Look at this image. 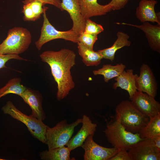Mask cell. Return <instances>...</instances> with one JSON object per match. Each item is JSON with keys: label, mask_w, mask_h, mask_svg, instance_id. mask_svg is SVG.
<instances>
[{"label": "cell", "mask_w": 160, "mask_h": 160, "mask_svg": "<svg viewBox=\"0 0 160 160\" xmlns=\"http://www.w3.org/2000/svg\"><path fill=\"white\" fill-rule=\"evenodd\" d=\"M41 61L50 67L51 73L57 84L56 97L58 100L66 97L75 86L71 69L76 64V55L72 50L47 51L40 55Z\"/></svg>", "instance_id": "cell-1"}, {"label": "cell", "mask_w": 160, "mask_h": 160, "mask_svg": "<svg viewBox=\"0 0 160 160\" xmlns=\"http://www.w3.org/2000/svg\"><path fill=\"white\" fill-rule=\"evenodd\" d=\"M114 120H111L103 130L107 140L113 147L128 151L134 144L143 139L138 133H133L126 130L122 125L119 118L116 115Z\"/></svg>", "instance_id": "cell-2"}, {"label": "cell", "mask_w": 160, "mask_h": 160, "mask_svg": "<svg viewBox=\"0 0 160 160\" xmlns=\"http://www.w3.org/2000/svg\"><path fill=\"white\" fill-rule=\"evenodd\" d=\"M116 115L119 118L122 125L127 131L138 133L148 122L149 117L137 109L131 101L121 102L116 106Z\"/></svg>", "instance_id": "cell-3"}, {"label": "cell", "mask_w": 160, "mask_h": 160, "mask_svg": "<svg viewBox=\"0 0 160 160\" xmlns=\"http://www.w3.org/2000/svg\"><path fill=\"white\" fill-rule=\"evenodd\" d=\"M31 38L30 32L26 28L15 27L9 29L7 37L0 44V53L19 55L28 49Z\"/></svg>", "instance_id": "cell-4"}, {"label": "cell", "mask_w": 160, "mask_h": 160, "mask_svg": "<svg viewBox=\"0 0 160 160\" xmlns=\"http://www.w3.org/2000/svg\"><path fill=\"white\" fill-rule=\"evenodd\" d=\"M4 113L8 114L13 118L24 124L31 135L42 143L46 144V133L49 127L42 120L31 115L29 116L17 109L10 101H8L1 108Z\"/></svg>", "instance_id": "cell-5"}, {"label": "cell", "mask_w": 160, "mask_h": 160, "mask_svg": "<svg viewBox=\"0 0 160 160\" xmlns=\"http://www.w3.org/2000/svg\"><path fill=\"white\" fill-rule=\"evenodd\" d=\"M82 119H77L74 122L67 123L64 119L58 123L52 128L48 127L46 133V144L48 150L66 145L71 138L76 127L81 123Z\"/></svg>", "instance_id": "cell-6"}, {"label": "cell", "mask_w": 160, "mask_h": 160, "mask_svg": "<svg viewBox=\"0 0 160 160\" xmlns=\"http://www.w3.org/2000/svg\"><path fill=\"white\" fill-rule=\"evenodd\" d=\"M46 7L43 13V22L39 38L35 43L36 47L40 50L46 43L53 40L62 39L75 43L79 42V35L71 29L65 31H58L50 23L47 17Z\"/></svg>", "instance_id": "cell-7"}, {"label": "cell", "mask_w": 160, "mask_h": 160, "mask_svg": "<svg viewBox=\"0 0 160 160\" xmlns=\"http://www.w3.org/2000/svg\"><path fill=\"white\" fill-rule=\"evenodd\" d=\"M127 151L132 160H160V151L150 138H143L133 145Z\"/></svg>", "instance_id": "cell-8"}, {"label": "cell", "mask_w": 160, "mask_h": 160, "mask_svg": "<svg viewBox=\"0 0 160 160\" xmlns=\"http://www.w3.org/2000/svg\"><path fill=\"white\" fill-rule=\"evenodd\" d=\"M94 135L89 136L81 146L84 151V160H109L118 152L115 148H106L97 144L93 140Z\"/></svg>", "instance_id": "cell-9"}, {"label": "cell", "mask_w": 160, "mask_h": 160, "mask_svg": "<svg viewBox=\"0 0 160 160\" xmlns=\"http://www.w3.org/2000/svg\"><path fill=\"white\" fill-rule=\"evenodd\" d=\"M135 85L137 91L154 97L157 95V83L152 70L148 65L143 63L141 66L140 75L135 79Z\"/></svg>", "instance_id": "cell-10"}, {"label": "cell", "mask_w": 160, "mask_h": 160, "mask_svg": "<svg viewBox=\"0 0 160 160\" xmlns=\"http://www.w3.org/2000/svg\"><path fill=\"white\" fill-rule=\"evenodd\" d=\"M131 101L137 109L149 118L160 113L159 102L145 93L137 90Z\"/></svg>", "instance_id": "cell-11"}, {"label": "cell", "mask_w": 160, "mask_h": 160, "mask_svg": "<svg viewBox=\"0 0 160 160\" xmlns=\"http://www.w3.org/2000/svg\"><path fill=\"white\" fill-rule=\"evenodd\" d=\"M61 6L63 11L69 14L72 20L71 29L79 36L84 31L86 20L81 14L78 0H62Z\"/></svg>", "instance_id": "cell-12"}, {"label": "cell", "mask_w": 160, "mask_h": 160, "mask_svg": "<svg viewBox=\"0 0 160 160\" xmlns=\"http://www.w3.org/2000/svg\"><path fill=\"white\" fill-rule=\"evenodd\" d=\"M82 126L76 135L71 138L66 145L72 151L81 147L87 137L91 135H94L97 124L93 123L90 118L84 115L82 118Z\"/></svg>", "instance_id": "cell-13"}, {"label": "cell", "mask_w": 160, "mask_h": 160, "mask_svg": "<svg viewBox=\"0 0 160 160\" xmlns=\"http://www.w3.org/2000/svg\"><path fill=\"white\" fill-rule=\"evenodd\" d=\"M116 24L130 25L141 29L145 33L150 47L153 50L160 53V25H153L147 22H143L141 25L125 23Z\"/></svg>", "instance_id": "cell-14"}, {"label": "cell", "mask_w": 160, "mask_h": 160, "mask_svg": "<svg viewBox=\"0 0 160 160\" xmlns=\"http://www.w3.org/2000/svg\"><path fill=\"white\" fill-rule=\"evenodd\" d=\"M20 96L31 108V115L38 119L44 120L46 115L42 107V97L39 93L26 88Z\"/></svg>", "instance_id": "cell-15"}, {"label": "cell", "mask_w": 160, "mask_h": 160, "mask_svg": "<svg viewBox=\"0 0 160 160\" xmlns=\"http://www.w3.org/2000/svg\"><path fill=\"white\" fill-rule=\"evenodd\" d=\"M155 0H141L136 9V15L141 22H156L160 25V19L155 12L154 7L157 3Z\"/></svg>", "instance_id": "cell-16"}, {"label": "cell", "mask_w": 160, "mask_h": 160, "mask_svg": "<svg viewBox=\"0 0 160 160\" xmlns=\"http://www.w3.org/2000/svg\"><path fill=\"white\" fill-rule=\"evenodd\" d=\"M81 12L86 20L90 17L101 16L111 11L107 5L99 4L97 0H78Z\"/></svg>", "instance_id": "cell-17"}, {"label": "cell", "mask_w": 160, "mask_h": 160, "mask_svg": "<svg viewBox=\"0 0 160 160\" xmlns=\"http://www.w3.org/2000/svg\"><path fill=\"white\" fill-rule=\"evenodd\" d=\"M132 69L124 71L119 76L115 78L116 82L113 85V88L116 90L118 87L126 90L128 93L129 99L131 100L137 91L135 85V79L137 75L133 74Z\"/></svg>", "instance_id": "cell-18"}, {"label": "cell", "mask_w": 160, "mask_h": 160, "mask_svg": "<svg viewBox=\"0 0 160 160\" xmlns=\"http://www.w3.org/2000/svg\"><path fill=\"white\" fill-rule=\"evenodd\" d=\"M116 35L117 39L112 46L98 51L103 59L109 60L113 62L114 59L115 53L118 50L124 47L130 46L131 42L128 40L129 36L127 34L118 31Z\"/></svg>", "instance_id": "cell-19"}, {"label": "cell", "mask_w": 160, "mask_h": 160, "mask_svg": "<svg viewBox=\"0 0 160 160\" xmlns=\"http://www.w3.org/2000/svg\"><path fill=\"white\" fill-rule=\"evenodd\" d=\"M77 44L79 54L86 66H96L100 63L103 57L98 51H95L80 42Z\"/></svg>", "instance_id": "cell-20"}, {"label": "cell", "mask_w": 160, "mask_h": 160, "mask_svg": "<svg viewBox=\"0 0 160 160\" xmlns=\"http://www.w3.org/2000/svg\"><path fill=\"white\" fill-rule=\"evenodd\" d=\"M126 66L121 63L115 65L110 64L103 65L102 68L93 71L95 76L102 75L104 81L107 83L111 79L119 76L124 70Z\"/></svg>", "instance_id": "cell-21"}, {"label": "cell", "mask_w": 160, "mask_h": 160, "mask_svg": "<svg viewBox=\"0 0 160 160\" xmlns=\"http://www.w3.org/2000/svg\"><path fill=\"white\" fill-rule=\"evenodd\" d=\"M149 118L146 125L138 133L142 138H152L160 135V113Z\"/></svg>", "instance_id": "cell-22"}, {"label": "cell", "mask_w": 160, "mask_h": 160, "mask_svg": "<svg viewBox=\"0 0 160 160\" xmlns=\"http://www.w3.org/2000/svg\"><path fill=\"white\" fill-rule=\"evenodd\" d=\"M71 151L65 146L41 152L39 156L43 160H71Z\"/></svg>", "instance_id": "cell-23"}, {"label": "cell", "mask_w": 160, "mask_h": 160, "mask_svg": "<svg viewBox=\"0 0 160 160\" xmlns=\"http://www.w3.org/2000/svg\"><path fill=\"white\" fill-rule=\"evenodd\" d=\"M21 79L14 78L10 79L3 87L0 88V98L10 93L20 96L26 87L21 84Z\"/></svg>", "instance_id": "cell-24"}, {"label": "cell", "mask_w": 160, "mask_h": 160, "mask_svg": "<svg viewBox=\"0 0 160 160\" xmlns=\"http://www.w3.org/2000/svg\"><path fill=\"white\" fill-rule=\"evenodd\" d=\"M97 40V35L87 33L84 32L82 33L78 37L79 42L91 49H93L94 45Z\"/></svg>", "instance_id": "cell-25"}, {"label": "cell", "mask_w": 160, "mask_h": 160, "mask_svg": "<svg viewBox=\"0 0 160 160\" xmlns=\"http://www.w3.org/2000/svg\"><path fill=\"white\" fill-rule=\"evenodd\" d=\"M103 31L104 28L101 25L96 23L89 18L86 20L85 33L97 35Z\"/></svg>", "instance_id": "cell-26"}, {"label": "cell", "mask_w": 160, "mask_h": 160, "mask_svg": "<svg viewBox=\"0 0 160 160\" xmlns=\"http://www.w3.org/2000/svg\"><path fill=\"white\" fill-rule=\"evenodd\" d=\"M29 4L33 13L35 20H37L40 18L41 14L44 12L46 7H42L45 4L38 0H35Z\"/></svg>", "instance_id": "cell-27"}, {"label": "cell", "mask_w": 160, "mask_h": 160, "mask_svg": "<svg viewBox=\"0 0 160 160\" xmlns=\"http://www.w3.org/2000/svg\"><path fill=\"white\" fill-rule=\"evenodd\" d=\"M12 59L27 60L20 57L18 55H3L0 53V70L2 68H6L5 64L9 60Z\"/></svg>", "instance_id": "cell-28"}, {"label": "cell", "mask_w": 160, "mask_h": 160, "mask_svg": "<svg viewBox=\"0 0 160 160\" xmlns=\"http://www.w3.org/2000/svg\"><path fill=\"white\" fill-rule=\"evenodd\" d=\"M22 12L24 14V21H36L33 13L29 3L24 5Z\"/></svg>", "instance_id": "cell-29"}, {"label": "cell", "mask_w": 160, "mask_h": 160, "mask_svg": "<svg viewBox=\"0 0 160 160\" xmlns=\"http://www.w3.org/2000/svg\"><path fill=\"white\" fill-rule=\"evenodd\" d=\"M129 0H111L107 5L111 10H120L123 8Z\"/></svg>", "instance_id": "cell-30"}, {"label": "cell", "mask_w": 160, "mask_h": 160, "mask_svg": "<svg viewBox=\"0 0 160 160\" xmlns=\"http://www.w3.org/2000/svg\"><path fill=\"white\" fill-rule=\"evenodd\" d=\"M35 0H24L22 2L24 4L30 3ZM41 1L44 4H48L52 5L61 11H63L61 6V1L60 0H38Z\"/></svg>", "instance_id": "cell-31"}, {"label": "cell", "mask_w": 160, "mask_h": 160, "mask_svg": "<svg viewBox=\"0 0 160 160\" xmlns=\"http://www.w3.org/2000/svg\"><path fill=\"white\" fill-rule=\"evenodd\" d=\"M109 160H132L127 151L121 150Z\"/></svg>", "instance_id": "cell-32"}, {"label": "cell", "mask_w": 160, "mask_h": 160, "mask_svg": "<svg viewBox=\"0 0 160 160\" xmlns=\"http://www.w3.org/2000/svg\"><path fill=\"white\" fill-rule=\"evenodd\" d=\"M159 151H160V135L155 136L151 138Z\"/></svg>", "instance_id": "cell-33"}, {"label": "cell", "mask_w": 160, "mask_h": 160, "mask_svg": "<svg viewBox=\"0 0 160 160\" xmlns=\"http://www.w3.org/2000/svg\"><path fill=\"white\" fill-rule=\"evenodd\" d=\"M5 160V159H0V160Z\"/></svg>", "instance_id": "cell-34"}]
</instances>
